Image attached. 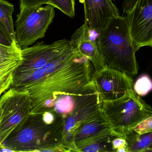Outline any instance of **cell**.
<instances>
[{
	"label": "cell",
	"instance_id": "cell-1",
	"mask_svg": "<svg viewBox=\"0 0 152 152\" xmlns=\"http://www.w3.org/2000/svg\"><path fill=\"white\" fill-rule=\"evenodd\" d=\"M94 68L90 60L74 48L40 69L12 83L10 88L28 91L31 113L49 109L60 95L77 94L92 80Z\"/></svg>",
	"mask_w": 152,
	"mask_h": 152
},
{
	"label": "cell",
	"instance_id": "cell-2",
	"mask_svg": "<svg viewBox=\"0 0 152 152\" xmlns=\"http://www.w3.org/2000/svg\"><path fill=\"white\" fill-rule=\"evenodd\" d=\"M64 118L53 110L31 113L1 145L12 152H67L63 144Z\"/></svg>",
	"mask_w": 152,
	"mask_h": 152
},
{
	"label": "cell",
	"instance_id": "cell-3",
	"mask_svg": "<svg viewBox=\"0 0 152 152\" xmlns=\"http://www.w3.org/2000/svg\"><path fill=\"white\" fill-rule=\"evenodd\" d=\"M96 41L99 52L106 68L124 73L132 78L137 74V50L124 17L119 16L113 18L98 34Z\"/></svg>",
	"mask_w": 152,
	"mask_h": 152
},
{
	"label": "cell",
	"instance_id": "cell-4",
	"mask_svg": "<svg viewBox=\"0 0 152 152\" xmlns=\"http://www.w3.org/2000/svg\"><path fill=\"white\" fill-rule=\"evenodd\" d=\"M101 110L113 129L124 138L140 122L152 115L151 107L133 89L117 99L102 101Z\"/></svg>",
	"mask_w": 152,
	"mask_h": 152
},
{
	"label": "cell",
	"instance_id": "cell-5",
	"mask_svg": "<svg viewBox=\"0 0 152 152\" xmlns=\"http://www.w3.org/2000/svg\"><path fill=\"white\" fill-rule=\"evenodd\" d=\"M55 16V7L50 5L23 9L17 15L15 37L21 48L32 45L45 36Z\"/></svg>",
	"mask_w": 152,
	"mask_h": 152
},
{
	"label": "cell",
	"instance_id": "cell-6",
	"mask_svg": "<svg viewBox=\"0 0 152 152\" xmlns=\"http://www.w3.org/2000/svg\"><path fill=\"white\" fill-rule=\"evenodd\" d=\"M0 145L31 113L32 104L26 90L10 88L0 97Z\"/></svg>",
	"mask_w": 152,
	"mask_h": 152
},
{
	"label": "cell",
	"instance_id": "cell-7",
	"mask_svg": "<svg viewBox=\"0 0 152 152\" xmlns=\"http://www.w3.org/2000/svg\"><path fill=\"white\" fill-rule=\"evenodd\" d=\"M123 15L137 51L152 46V0H124Z\"/></svg>",
	"mask_w": 152,
	"mask_h": 152
},
{
	"label": "cell",
	"instance_id": "cell-8",
	"mask_svg": "<svg viewBox=\"0 0 152 152\" xmlns=\"http://www.w3.org/2000/svg\"><path fill=\"white\" fill-rule=\"evenodd\" d=\"M72 48L70 40L64 39L50 44L42 42L22 48V61L14 73L12 83L42 68Z\"/></svg>",
	"mask_w": 152,
	"mask_h": 152
},
{
	"label": "cell",
	"instance_id": "cell-9",
	"mask_svg": "<svg viewBox=\"0 0 152 152\" xmlns=\"http://www.w3.org/2000/svg\"><path fill=\"white\" fill-rule=\"evenodd\" d=\"M102 100L92 80L76 95L72 111L64 119V127L76 131L81 124L101 112Z\"/></svg>",
	"mask_w": 152,
	"mask_h": 152
},
{
	"label": "cell",
	"instance_id": "cell-10",
	"mask_svg": "<svg viewBox=\"0 0 152 152\" xmlns=\"http://www.w3.org/2000/svg\"><path fill=\"white\" fill-rule=\"evenodd\" d=\"M92 80L102 101L117 99L133 88L132 78L124 73L106 67L94 72Z\"/></svg>",
	"mask_w": 152,
	"mask_h": 152
},
{
	"label": "cell",
	"instance_id": "cell-11",
	"mask_svg": "<svg viewBox=\"0 0 152 152\" xmlns=\"http://www.w3.org/2000/svg\"><path fill=\"white\" fill-rule=\"evenodd\" d=\"M84 10V23L99 34L111 20L120 16L112 0H83Z\"/></svg>",
	"mask_w": 152,
	"mask_h": 152
},
{
	"label": "cell",
	"instance_id": "cell-12",
	"mask_svg": "<svg viewBox=\"0 0 152 152\" xmlns=\"http://www.w3.org/2000/svg\"><path fill=\"white\" fill-rule=\"evenodd\" d=\"M84 23L72 35L71 45L78 53L87 57L97 72L106 68L103 58L99 52L96 39L93 37V32Z\"/></svg>",
	"mask_w": 152,
	"mask_h": 152
},
{
	"label": "cell",
	"instance_id": "cell-13",
	"mask_svg": "<svg viewBox=\"0 0 152 152\" xmlns=\"http://www.w3.org/2000/svg\"><path fill=\"white\" fill-rule=\"evenodd\" d=\"M107 135L123 137L113 129L101 111L91 119L81 124L77 129L74 138L75 151L78 152V149L88 142Z\"/></svg>",
	"mask_w": 152,
	"mask_h": 152
},
{
	"label": "cell",
	"instance_id": "cell-14",
	"mask_svg": "<svg viewBox=\"0 0 152 152\" xmlns=\"http://www.w3.org/2000/svg\"><path fill=\"white\" fill-rule=\"evenodd\" d=\"M21 50L17 41L10 46L0 44V97L12 85L14 73L22 61Z\"/></svg>",
	"mask_w": 152,
	"mask_h": 152
},
{
	"label": "cell",
	"instance_id": "cell-15",
	"mask_svg": "<svg viewBox=\"0 0 152 152\" xmlns=\"http://www.w3.org/2000/svg\"><path fill=\"white\" fill-rule=\"evenodd\" d=\"M129 152L152 151V132L139 134L131 131L125 136Z\"/></svg>",
	"mask_w": 152,
	"mask_h": 152
},
{
	"label": "cell",
	"instance_id": "cell-16",
	"mask_svg": "<svg viewBox=\"0 0 152 152\" xmlns=\"http://www.w3.org/2000/svg\"><path fill=\"white\" fill-rule=\"evenodd\" d=\"M77 94H64L58 96L48 110H53L61 115L65 119L72 111Z\"/></svg>",
	"mask_w": 152,
	"mask_h": 152
},
{
	"label": "cell",
	"instance_id": "cell-17",
	"mask_svg": "<svg viewBox=\"0 0 152 152\" xmlns=\"http://www.w3.org/2000/svg\"><path fill=\"white\" fill-rule=\"evenodd\" d=\"M114 135H107L93 140L85 144L78 149V152H113L112 140Z\"/></svg>",
	"mask_w": 152,
	"mask_h": 152
},
{
	"label": "cell",
	"instance_id": "cell-18",
	"mask_svg": "<svg viewBox=\"0 0 152 152\" xmlns=\"http://www.w3.org/2000/svg\"><path fill=\"white\" fill-rule=\"evenodd\" d=\"M15 8L13 4L6 0H0V21L5 26L13 40H16L15 25L12 17Z\"/></svg>",
	"mask_w": 152,
	"mask_h": 152
},
{
	"label": "cell",
	"instance_id": "cell-19",
	"mask_svg": "<svg viewBox=\"0 0 152 152\" xmlns=\"http://www.w3.org/2000/svg\"><path fill=\"white\" fill-rule=\"evenodd\" d=\"M152 88V83L148 75H143L140 76L133 84V91L139 96H144L147 95Z\"/></svg>",
	"mask_w": 152,
	"mask_h": 152
},
{
	"label": "cell",
	"instance_id": "cell-20",
	"mask_svg": "<svg viewBox=\"0 0 152 152\" xmlns=\"http://www.w3.org/2000/svg\"><path fill=\"white\" fill-rule=\"evenodd\" d=\"M51 6L60 10L69 17L72 18L75 15V0H50Z\"/></svg>",
	"mask_w": 152,
	"mask_h": 152
},
{
	"label": "cell",
	"instance_id": "cell-21",
	"mask_svg": "<svg viewBox=\"0 0 152 152\" xmlns=\"http://www.w3.org/2000/svg\"><path fill=\"white\" fill-rule=\"evenodd\" d=\"M111 143L113 152H129L127 142L124 137H114Z\"/></svg>",
	"mask_w": 152,
	"mask_h": 152
},
{
	"label": "cell",
	"instance_id": "cell-22",
	"mask_svg": "<svg viewBox=\"0 0 152 152\" xmlns=\"http://www.w3.org/2000/svg\"><path fill=\"white\" fill-rule=\"evenodd\" d=\"M131 131L139 134L152 132V115L144 119Z\"/></svg>",
	"mask_w": 152,
	"mask_h": 152
},
{
	"label": "cell",
	"instance_id": "cell-23",
	"mask_svg": "<svg viewBox=\"0 0 152 152\" xmlns=\"http://www.w3.org/2000/svg\"><path fill=\"white\" fill-rule=\"evenodd\" d=\"M16 41L13 40L5 26L0 21V44L10 46Z\"/></svg>",
	"mask_w": 152,
	"mask_h": 152
},
{
	"label": "cell",
	"instance_id": "cell-24",
	"mask_svg": "<svg viewBox=\"0 0 152 152\" xmlns=\"http://www.w3.org/2000/svg\"><path fill=\"white\" fill-rule=\"evenodd\" d=\"M43 4L51 5L50 0H20V10L31 7L42 6Z\"/></svg>",
	"mask_w": 152,
	"mask_h": 152
},
{
	"label": "cell",
	"instance_id": "cell-25",
	"mask_svg": "<svg viewBox=\"0 0 152 152\" xmlns=\"http://www.w3.org/2000/svg\"><path fill=\"white\" fill-rule=\"evenodd\" d=\"M1 109H0V120H1Z\"/></svg>",
	"mask_w": 152,
	"mask_h": 152
},
{
	"label": "cell",
	"instance_id": "cell-26",
	"mask_svg": "<svg viewBox=\"0 0 152 152\" xmlns=\"http://www.w3.org/2000/svg\"><path fill=\"white\" fill-rule=\"evenodd\" d=\"M114 1H115V0H114Z\"/></svg>",
	"mask_w": 152,
	"mask_h": 152
}]
</instances>
